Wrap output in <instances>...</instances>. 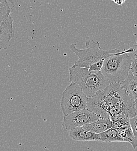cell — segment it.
<instances>
[{
	"label": "cell",
	"mask_w": 137,
	"mask_h": 151,
	"mask_svg": "<svg viewBox=\"0 0 137 151\" xmlns=\"http://www.w3.org/2000/svg\"><path fill=\"white\" fill-rule=\"evenodd\" d=\"M14 6L11 1L0 0V24L5 22L11 16V12Z\"/></svg>",
	"instance_id": "obj_11"
},
{
	"label": "cell",
	"mask_w": 137,
	"mask_h": 151,
	"mask_svg": "<svg viewBox=\"0 0 137 151\" xmlns=\"http://www.w3.org/2000/svg\"><path fill=\"white\" fill-rule=\"evenodd\" d=\"M88 98L77 84L71 83L63 91L60 101L64 116L86 109Z\"/></svg>",
	"instance_id": "obj_5"
},
{
	"label": "cell",
	"mask_w": 137,
	"mask_h": 151,
	"mask_svg": "<svg viewBox=\"0 0 137 151\" xmlns=\"http://www.w3.org/2000/svg\"><path fill=\"white\" fill-rule=\"evenodd\" d=\"M136 47H137V42H136Z\"/></svg>",
	"instance_id": "obj_19"
},
{
	"label": "cell",
	"mask_w": 137,
	"mask_h": 151,
	"mask_svg": "<svg viewBox=\"0 0 137 151\" xmlns=\"http://www.w3.org/2000/svg\"><path fill=\"white\" fill-rule=\"evenodd\" d=\"M135 51L134 48H130L104 60L101 72L110 84H120L126 79L131 64V57L128 54Z\"/></svg>",
	"instance_id": "obj_4"
},
{
	"label": "cell",
	"mask_w": 137,
	"mask_h": 151,
	"mask_svg": "<svg viewBox=\"0 0 137 151\" xmlns=\"http://www.w3.org/2000/svg\"><path fill=\"white\" fill-rule=\"evenodd\" d=\"M85 46V49H79L77 48L75 43H72L70 45V50L78 57V60L72 66L89 69L97 63L104 62L107 58L118 54L121 52L116 48L104 50L100 48L99 42L93 40L86 41Z\"/></svg>",
	"instance_id": "obj_3"
},
{
	"label": "cell",
	"mask_w": 137,
	"mask_h": 151,
	"mask_svg": "<svg viewBox=\"0 0 137 151\" xmlns=\"http://www.w3.org/2000/svg\"><path fill=\"white\" fill-rule=\"evenodd\" d=\"M135 109H136V116H137V99L135 100Z\"/></svg>",
	"instance_id": "obj_18"
},
{
	"label": "cell",
	"mask_w": 137,
	"mask_h": 151,
	"mask_svg": "<svg viewBox=\"0 0 137 151\" xmlns=\"http://www.w3.org/2000/svg\"><path fill=\"white\" fill-rule=\"evenodd\" d=\"M82 127L90 132L99 134L110 129L112 127V122L109 118H99L98 120Z\"/></svg>",
	"instance_id": "obj_9"
},
{
	"label": "cell",
	"mask_w": 137,
	"mask_h": 151,
	"mask_svg": "<svg viewBox=\"0 0 137 151\" xmlns=\"http://www.w3.org/2000/svg\"><path fill=\"white\" fill-rule=\"evenodd\" d=\"M70 137L78 141H101L99 135L90 132L82 127H77L69 132Z\"/></svg>",
	"instance_id": "obj_8"
},
{
	"label": "cell",
	"mask_w": 137,
	"mask_h": 151,
	"mask_svg": "<svg viewBox=\"0 0 137 151\" xmlns=\"http://www.w3.org/2000/svg\"><path fill=\"white\" fill-rule=\"evenodd\" d=\"M117 136L121 142H128L131 144L134 139V135L131 124L117 130Z\"/></svg>",
	"instance_id": "obj_12"
},
{
	"label": "cell",
	"mask_w": 137,
	"mask_h": 151,
	"mask_svg": "<svg viewBox=\"0 0 137 151\" xmlns=\"http://www.w3.org/2000/svg\"><path fill=\"white\" fill-rule=\"evenodd\" d=\"M100 140L104 142H121L120 139L118 137L117 130L111 128L105 132L99 134Z\"/></svg>",
	"instance_id": "obj_13"
},
{
	"label": "cell",
	"mask_w": 137,
	"mask_h": 151,
	"mask_svg": "<svg viewBox=\"0 0 137 151\" xmlns=\"http://www.w3.org/2000/svg\"><path fill=\"white\" fill-rule=\"evenodd\" d=\"M120 85L134 101L137 99V77L133 75L131 71L126 79L120 83Z\"/></svg>",
	"instance_id": "obj_10"
},
{
	"label": "cell",
	"mask_w": 137,
	"mask_h": 151,
	"mask_svg": "<svg viewBox=\"0 0 137 151\" xmlns=\"http://www.w3.org/2000/svg\"><path fill=\"white\" fill-rule=\"evenodd\" d=\"M68 71L70 81L77 84L88 98L93 97L110 84L101 72H92L86 68L72 66Z\"/></svg>",
	"instance_id": "obj_2"
},
{
	"label": "cell",
	"mask_w": 137,
	"mask_h": 151,
	"mask_svg": "<svg viewBox=\"0 0 137 151\" xmlns=\"http://www.w3.org/2000/svg\"><path fill=\"white\" fill-rule=\"evenodd\" d=\"M99 119V116L84 109L64 116L62 126L64 131H71L93 123Z\"/></svg>",
	"instance_id": "obj_6"
},
{
	"label": "cell",
	"mask_w": 137,
	"mask_h": 151,
	"mask_svg": "<svg viewBox=\"0 0 137 151\" xmlns=\"http://www.w3.org/2000/svg\"><path fill=\"white\" fill-rule=\"evenodd\" d=\"M130 124L131 128L133 129V131L134 132V139L131 144L133 149L136 150L137 148V116L132 118L130 119Z\"/></svg>",
	"instance_id": "obj_14"
},
{
	"label": "cell",
	"mask_w": 137,
	"mask_h": 151,
	"mask_svg": "<svg viewBox=\"0 0 137 151\" xmlns=\"http://www.w3.org/2000/svg\"><path fill=\"white\" fill-rule=\"evenodd\" d=\"M130 71L134 76L137 77V54L131 57V64Z\"/></svg>",
	"instance_id": "obj_16"
},
{
	"label": "cell",
	"mask_w": 137,
	"mask_h": 151,
	"mask_svg": "<svg viewBox=\"0 0 137 151\" xmlns=\"http://www.w3.org/2000/svg\"><path fill=\"white\" fill-rule=\"evenodd\" d=\"M86 109L99 118L111 119L126 114L131 119L136 116L134 101L120 83L110 84L97 94L89 98Z\"/></svg>",
	"instance_id": "obj_1"
},
{
	"label": "cell",
	"mask_w": 137,
	"mask_h": 151,
	"mask_svg": "<svg viewBox=\"0 0 137 151\" xmlns=\"http://www.w3.org/2000/svg\"><path fill=\"white\" fill-rule=\"evenodd\" d=\"M14 19L11 16L0 24V51L7 49L11 40L14 36Z\"/></svg>",
	"instance_id": "obj_7"
},
{
	"label": "cell",
	"mask_w": 137,
	"mask_h": 151,
	"mask_svg": "<svg viewBox=\"0 0 137 151\" xmlns=\"http://www.w3.org/2000/svg\"><path fill=\"white\" fill-rule=\"evenodd\" d=\"M112 129L115 130H118L123 127L128 126L130 124V121H125L122 120H119L116 119H112Z\"/></svg>",
	"instance_id": "obj_15"
},
{
	"label": "cell",
	"mask_w": 137,
	"mask_h": 151,
	"mask_svg": "<svg viewBox=\"0 0 137 151\" xmlns=\"http://www.w3.org/2000/svg\"><path fill=\"white\" fill-rule=\"evenodd\" d=\"M112 2H113L115 4H116V5H118L119 6H121L124 3H125L126 2L125 0H118V1H116V0H112Z\"/></svg>",
	"instance_id": "obj_17"
}]
</instances>
